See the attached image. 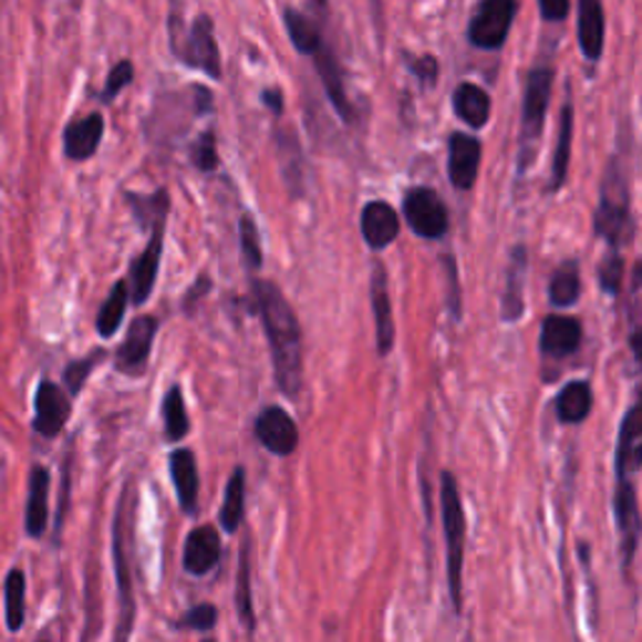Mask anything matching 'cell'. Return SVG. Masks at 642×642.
<instances>
[{"label":"cell","instance_id":"6da1fadb","mask_svg":"<svg viewBox=\"0 0 642 642\" xmlns=\"http://www.w3.org/2000/svg\"><path fill=\"white\" fill-rule=\"evenodd\" d=\"M253 304H257L263 332L269 339L271 359H273V380L289 400H294L301 392V380H304V364H301V327L294 309L277 284L267 279L251 281Z\"/></svg>","mask_w":642,"mask_h":642},{"label":"cell","instance_id":"7a4b0ae2","mask_svg":"<svg viewBox=\"0 0 642 642\" xmlns=\"http://www.w3.org/2000/svg\"><path fill=\"white\" fill-rule=\"evenodd\" d=\"M635 224L630 216V191H628V176L622 172L620 161L615 158L608 166L605 176H602L600 188V204L594 211V234L602 241H608V247L620 249L622 244L630 241Z\"/></svg>","mask_w":642,"mask_h":642},{"label":"cell","instance_id":"3957f363","mask_svg":"<svg viewBox=\"0 0 642 642\" xmlns=\"http://www.w3.org/2000/svg\"><path fill=\"white\" fill-rule=\"evenodd\" d=\"M442 527H445L447 540V584L452 594V605L455 612H462V568H465V507H462V497L457 489V482L452 472H442Z\"/></svg>","mask_w":642,"mask_h":642},{"label":"cell","instance_id":"277c9868","mask_svg":"<svg viewBox=\"0 0 642 642\" xmlns=\"http://www.w3.org/2000/svg\"><path fill=\"white\" fill-rule=\"evenodd\" d=\"M552 81L555 71L550 65H537L527 75L522 101V131H519V174H525L537 156V144H540L545 131L547 106H550L552 99Z\"/></svg>","mask_w":642,"mask_h":642},{"label":"cell","instance_id":"5b68a950","mask_svg":"<svg viewBox=\"0 0 642 642\" xmlns=\"http://www.w3.org/2000/svg\"><path fill=\"white\" fill-rule=\"evenodd\" d=\"M172 49L176 59L188 69L204 71L209 79L221 81V51L214 38V21L209 15H198L191 25L172 21Z\"/></svg>","mask_w":642,"mask_h":642},{"label":"cell","instance_id":"8992f818","mask_svg":"<svg viewBox=\"0 0 642 642\" xmlns=\"http://www.w3.org/2000/svg\"><path fill=\"white\" fill-rule=\"evenodd\" d=\"M134 485H126L124 495L116 509V522H113V565H116V582H118V600H121V622L116 638L124 640L131 635L136 618L134 602V580L128 570V537H131V515H134Z\"/></svg>","mask_w":642,"mask_h":642},{"label":"cell","instance_id":"52a82bcc","mask_svg":"<svg viewBox=\"0 0 642 642\" xmlns=\"http://www.w3.org/2000/svg\"><path fill=\"white\" fill-rule=\"evenodd\" d=\"M517 15V0H482L469 21V43L482 51H499L507 43Z\"/></svg>","mask_w":642,"mask_h":642},{"label":"cell","instance_id":"ba28073f","mask_svg":"<svg viewBox=\"0 0 642 642\" xmlns=\"http://www.w3.org/2000/svg\"><path fill=\"white\" fill-rule=\"evenodd\" d=\"M404 219L410 229L427 241H439L449 229V214L439 194L429 186H417L404 196Z\"/></svg>","mask_w":642,"mask_h":642},{"label":"cell","instance_id":"9c48e42d","mask_svg":"<svg viewBox=\"0 0 642 642\" xmlns=\"http://www.w3.org/2000/svg\"><path fill=\"white\" fill-rule=\"evenodd\" d=\"M151 239L146 249L138 253L131 263V279H128V294L134 304H146L151 291L156 287L158 267H161V253H164V234H166V216H161L154 224L148 226Z\"/></svg>","mask_w":642,"mask_h":642},{"label":"cell","instance_id":"30bf717a","mask_svg":"<svg viewBox=\"0 0 642 642\" xmlns=\"http://www.w3.org/2000/svg\"><path fill=\"white\" fill-rule=\"evenodd\" d=\"M158 321L154 317H138L131 321L124 344L116 352V370L126 376H141L148 370V356L154 349Z\"/></svg>","mask_w":642,"mask_h":642},{"label":"cell","instance_id":"8fae6325","mask_svg":"<svg viewBox=\"0 0 642 642\" xmlns=\"http://www.w3.org/2000/svg\"><path fill=\"white\" fill-rule=\"evenodd\" d=\"M253 434H257L259 445L277 457L294 455L299 447V427L291 420V414L281 407H267L257 422H253Z\"/></svg>","mask_w":642,"mask_h":642},{"label":"cell","instance_id":"7c38bea8","mask_svg":"<svg viewBox=\"0 0 642 642\" xmlns=\"http://www.w3.org/2000/svg\"><path fill=\"white\" fill-rule=\"evenodd\" d=\"M35 414H33V429L41 437H59L65 422L71 417V400L59 384L43 380L35 390Z\"/></svg>","mask_w":642,"mask_h":642},{"label":"cell","instance_id":"4fadbf2b","mask_svg":"<svg viewBox=\"0 0 642 642\" xmlns=\"http://www.w3.org/2000/svg\"><path fill=\"white\" fill-rule=\"evenodd\" d=\"M615 517H618V530H620L622 562H625V568H630L632 557H635V550H638V537H640L638 489H635V482H632V477L618 479Z\"/></svg>","mask_w":642,"mask_h":642},{"label":"cell","instance_id":"5bb4252c","mask_svg":"<svg viewBox=\"0 0 642 642\" xmlns=\"http://www.w3.org/2000/svg\"><path fill=\"white\" fill-rule=\"evenodd\" d=\"M221 560V537L216 527L204 525L188 532L184 545V570L194 578L209 574Z\"/></svg>","mask_w":642,"mask_h":642},{"label":"cell","instance_id":"9a60e30c","mask_svg":"<svg viewBox=\"0 0 642 642\" xmlns=\"http://www.w3.org/2000/svg\"><path fill=\"white\" fill-rule=\"evenodd\" d=\"M582 344V324L580 319L550 314L542 321L540 332V352L547 359H565L578 352Z\"/></svg>","mask_w":642,"mask_h":642},{"label":"cell","instance_id":"2e32d148","mask_svg":"<svg viewBox=\"0 0 642 642\" xmlns=\"http://www.w3.org/2000/svg\"><path fill=\"white\" fill-rule=\"evenodd\" d=\"M372 311L376 327V354L386 356L394 346V317H392V299H390V281H386V269L382 261L374 263L372 269Z\"/></svg>","mask_w":642,"mask_h":642},{"label":"cell","instance_id":"e0dca14e","mask_svg":"<svg viewBox=\"0 0 642 642\" xmlns=\"http://www.w3.org/2000/svg\"><path fill=\"white\" fill-rule=\"evenodd\" d=\"M482 144L469 134H452L449 138V182L457 191H469L477 182Z\"/></svg>","mask_w":642,"mask_h":642},{"label":"cell","instance_id":"ac0fdd59","mask_svg":"<svg viewBox=\"0 0 642 642\" xmlns=\"http://www.w3.org/2000/svg\"><path fill=\"white\" fill-rule=\"evenodd\" d=\"M525 279H527V247L517 244L509 253L507 269H505V289H503V309L499 317L507 324H512L525 314Z\"/></svg>","mask_w":642,"mask_h":642},{"label":"cell","instance_id":"d6986e66","mask_svg":"<svg viewBox=\"0 0 642 642\" xmlns=\"http://www.w3.org/2000/svg\"><path fill=\"white\" fill-rule=\"evenodd\" d=\"M642 467V422L640 404H632L622 417L618 452H615V472L618 479L635 477Z\"/></svg>","mask_w":642,"mask_h":642},{"label":"cell","instance_id":"ffe728a7","mask_svg":"<svg viewBox=\"0 0 642 642\" xmlns=\"http://www.w3.org/2000/svg\"><path fill=\"white\" fill-rule=\"evenodd\" d=\"M400 214L386 201H370L362 209V236L370 249L382 251L400 236Z\"/></svg>","mask_w":642,"mask_h":642},{"label":"cell","instance_id":"44dd1931","mask_svg":"<svg viewBox=\"0 0 642 642\" xmlns=\"http://www.w3.org/2000/svg\"><path fill=\"white\" fill-rule=\"evenodd\" d=\"M103 128H106V121H103L101 113H91L86 118L73 121V124L65 128L63 134V151L71 161H86L96 154L103 138Z\"/></svg>","mask_w":642,"mask_h":642},{"label":"cell","instance_id":"7402d4cb","mask_svg":"<svg viewBox=\"0 0 642 642\" xmlns=\"http://www.w3.org/2000/svg\"><path fill=\"white\" fill-rule=\"evenodd\" d=\"M168 469H172V479L176 487L178 507L186 515H196L198 507V467L191 449H174L168 457Z\"/></svg>","mask_w":642,"mask_h":642},{"label":"cell","instance_id":"603a6c76","mask_svg":"<svg viewBox=\"0 0 642 642\" xmlns=\"http://www.w3.org/2000/svg\"><path fill=\"white\" fill-rule=\"evenodd\" d=\"M578 38L584 59L592 63L602 59V49H605V13H602L600 0H580Z\"/></svg>","mask_w":642,"mask_h":642},{"label":"cell","instance_id":"cb8c5ba5","mask_svg":"<svg viewBox=\"0 0 642 642\" xmlns=\"http://www.w3.org/2000/svg\"><path fill=\"white\" fill-rule=\"evenodd\" d=\"M31 485H28V505H25V532L31 537H41L49 527V493L51 475L45 467L31 469Z\"/></svg>","mask_w":642,"mask_h":642},{"label":"cell","instance_id":"d4e9b609","mask_svg":"<svg viewBox=\"0 0 642 642\" xmlns=\"http://www.w3.org/2000/svg\"><path fill=\"white\" fill-rule=\"evenodd\" d=\"M452 108L469 128H482L487 126L489 113H493V101H489V93L479 89L477 83H459L455 96H452Z\"/></svg>","mask_w":642,"mask_h":642},{"label":"cell","instance_id":"484cf974","mask_svg":"<svg viewBox=\"0 0 642 642\" xmlns=\"http://www.w3.org/2000/svg\"><path fill=\"white\" fill-rule=\"evenodd\" d=\"M317 69H319V75H321V83H324V89H327V96H329V101L334 103L336 113L346 121V124H352L354 108H352V103H349V99H346L342 69H339L336 59L329 51L319 49L317 51Z\"/></svg>","mask_w":642,"mask_h":642},{"label":"cell","instance_id":"4316f807","mask_svg":"<svg viewBox=\"0 0 642 642\" xmlns=\"http://www.w3.org/2000/svg\"><path fill=\"white\" fill-rule=\"evenodd\" d=\"M592 412V390L584 380L570 382L557 394V420L562 424H580Z\"/></svg>","mask_w":642,"mask_h":642},{"label":"cell","instance_id":"83f0119b","mask_svg":"<svg viewBox=\"0 0 642 642\" xmlns=\"http://www.w3.org/2000/svg\"><path fill=\"white\" fill-rule=\"evenodd\" d=\"M244 499H247V472L244 467H236L231 479L226 482L224 505L219 512V522L226 535H234L244 522Z\"/></svg>","mask_w":642,"mask_h":642},{"label":"cell","instance_id":"f1b7e54d","mask_svg":"<svg viewBox=\"0 0 642 642\" xmlns=\"http://www.w3.org/2000/svg\"><path fill=\"white\" fill-rule=\"evenodd\" d=\"M284 25L287 33L294 43V49L304 55H317L321 49V31L314 18H309L307 13L294 11V8H287L284 11Z\"/></svg>","mask_w":642,"mask_h":642},{"label":"cell","instance_id":"f546056e","mask_svg":"<svg viewBox=\"0 0 642 642\" xmlns=\"http://www.w3.org/2000/svg\"><path fill=\"white\" fill-rule=\"evenodd\" d=\"M161 414H164L166 439L168 442L186 439V434H188V429H191V424H188V412H186L182 384H174L172 390L166 392L164 402H161Z\"/></svg>","mask_w":642,"mask_h":642},{"label":"cell","instance_id":"4dcf8cb0","mask_svg":"<svg viewBox=\"0 0 642 642\" xmlns=\"http://www.w3.org/2000/svg\"><path fill=\"white\" fill-rule=\"evenodd\" d=\"M570 154H572V106L562 108L560 116V134H557V148L552 158V182L550 191H560L568 182V168H570Z\"/></svg>","mask_w":642,"mask_h":642},{"label":"cell","instance_id":"1f68e13d","mask_svg":"<svg viewBox=\"0 0 642 642\" xmlns=\"http://www.w3.org/2000/svg\"><path fill=\"white\" fill-rule=\"evenodd\" d=\"M580 269L578 261H565L555 269L550 279V304L552 307H572L580 299Z\"/></svg>","mask_w":642,"mask_h":642},{"label":"cell","instance_id":"d6a6232c","mask_svg":"<svg viewBox=\"0 0 642 642\" xmlns=\"http://www.w3.org/2000/svg\"><path fill=\"white\" fill-rule=\"evenodd\" d=\"M128 281H116V287L111 289L108 299L103 301V307L96 317V329L103 339H111L118 332L121 321H124L126 307H128Z\"/></svg>","mask_w":642,"mask_h":642},{"label":"cell","instance_id":"836d02e7","mask_svg":"<svg viewBox=\"0 0 642 642\" xmlns=\"http://www.w3.org/2000/svg\"><path fill=\"white\" fill-rule=\"evenodd\" d=\"M236 612H239L241 625L247 632L257 630V615H253L251 602V560H249V542L244 545L239 555V572H236Z\"/></svg>","mask_w":642,"mask_h":642},{"label":"cell","instance_id":"e575fe53","mask_svg":"<svg viewBox=\"0 0 642 642\" xmlns=\"http://www.w3.org/2000/svg\"><path fill=\"white\" fill-rule=\"evenodd\" d=\"M25 622V574L23 570H11L6 578V625L18 632Z\"/></svg>","mask_w":642,"mask_h":642},{"label":"cell","instance_id":"d590c367","mask_svg":"<svg viewBox=\"0 0 642 642\" xmlns=\"http://www.w3.org/2000/svg\"><path fill=\"white\" fill-rule=\"evenodd\" d=\"M126 198H128V206L136 214V221L141 224V229H146V231L151 224L161 219V216H168V206H172L166 188H158V191H154L151 196L126 194Z\"/></svg>","mask_w":642,"mask_h":642},{"label":"cell","instance_id":"8d00e7d4","mask_svg":"<svg viewBox=\"0 0 642 642\" xmlns=\"http://www.w3.org/2000/svg\"><path fill=\"white\" fill-rule=\"evenodd\" d=\"M103 359H106V352H103V349H93V352L89 356L75 359V362H71L69 366H65L63 382H65V390H69L71 396L81 394V390L89 382L91 372L96 370V366L103 362Z\"/></svg>","mask_w":642,"mask_h":642},{"label":"cell","instance_id":"74e56055","mask_svg":"<svg viewBox=\"0 0 642 642\" xmlns=\"http://www.w3.org/2000/svg\"><path fill=\"white\" fill-rule=\"evenodd\" d=\"M239 239H241V259L247 261V267L251 271L261 269V263H263L261 234H259L257 224H253L249 214H244L241 221H239Z\"/></svg>","mask_w":642,"mask_h":642},{"label":"cell","instance_id":"f35d334b","mask_svg":"<svg viewBox=\"0 0 642 642\" xmlns=\"http://www.w3.org/2000/svg\"><path fill=\"white\" fill-rule=\"evenodd\" d=\"M622 273H625V261H622V257H620V249L610 247L605 257H602L600 269H598L600 289L610 297H618L620 289H622Z\"/></svg>","mask_w":642,"mask_h":642},{"label":"cell","instance_id":"ab89813d","mask_svg":"<svg viewBox=\"0 0 642 642\" xmlns=\"http://www.w3.org/2000/svg\"><path fill=\"white\" fill-rule=\"evenodd\" d=\"M188 156H191V164L194 168L204 174H211L219 168V151H216V136L214 131H206V134L198 136L194 141L191 151H188Z\"/></svg>","mask_w":642,"mask_h":642},{"label":"cell","instance_id":"60d3db41","mask_svg":"<svg viewBox=\"0 0 642 642\" xmlns=\"http://www.w3.org/2000/svg\"><path fill=\"white\" fill-rule=\"evenodd\" d=\"M216 620H219V610L209 605V602H201V605H196L188 612H184V615L174 622V628L176 630L209 632L216 628Z\"/></svg>","mask_w":642,"mask_h":642},{"label":"cell","instance_id":"b9f144b4","mask_svg":"<svg viewBox=\"0 0 642 642\" xmlns=\"http://www.w3.org/2000/svg\"><path fill=\"white\" fill-rule=\"evenodd\" d=\"M131 81H134V63H131V61H121V63H116V65H113V69H111V73H108L106 86H103L101 101L111 103L113 99L118 96L121 91H124L126 86H131Z\"/></svg>","mask_w":642,"mask_h":642},{"label":"cell","instance_id":"7bdbcfd3","mask_svg":"<svg viewBox=\"0 0 642 642\" xmlns=\"http://www.w3.org/2000/svg\"><path fill=\"white\" fill-rule=\"evenodd\" d=\"M410 71L417 75L422 86H434V81H437L439 75V65L434 55H422V59L410 61Z\"/></svg>","mask_w":642,"mask_h":642},{"label":"cell","instance_id":"ee69618b","mask_svg":"<svg viewBox=\"0 0 642 642\" xmlns=\"http://www.w3.org/2000/svg\"><path fill=\"white\" fill-rule=\"evenodd\" d=\"M540 3V13L545 21L557 23V21H565L570 13V0H537Z\"/></svg>","mask_w":642,"mask_h":642},{"label":"cell","instance_id":"f6af8a7d","mask_svg":"<svg viewBox=\"0 0 642 642\" xmlns=\"http://www.w3.org/2000/svg\"><path fill=\"white\" fill-rule=\"evenodd\" d=\"M261 103L273 113V116H281V113H284V93L279 89L261 91Z\"/></svg>","mask_w":642,"mask_h":642},{"label":"cell","instance_id":"bcb514c9","mask_svg":"<svg viewBox=\"0 0 642 642\" xmlns=\"http://www.w3.org/2000/svg\"><path fill=\"white\" fill-rule=\"evenodd\" d=\"M445 267H447V277H449V289L455 291V294H452V314L455 317H459V294H457V267H455V259L452 257H447L445 259Z\"/></svg>","mask_w":642,"mask_h":642},{"label":"cell","instance_id":"7dc6e473","mask_svg":"<svg viewBox=\"0 0 642 642\" xmlns=\"http://www.w3.org/2000/svg\"><path fill=\"white\" fill-rule=\"evenodd\" d=\"M194 96H196V113H211L214 108V96H211V91L209 89H204V86H196L194 89Z\"/></svg>","mask_w":642,"mask_h":642},{"label":"cell","instance_id":"c3c4849f","mask_svg":"<svg viewBox=\"0 0 642 642\" xmlns=\"http://www.w3.org/2000/svg\"><path fill=\"white\" fill-rule=\"evenodd\" d=\"M209 287H211V281H209V279H206V277H204V279H201V277H198V281H196V287H194L191 291H188V294H186V299H184V307H186V311H191V307L196 304V299H198V294H201V297H204V291H209Z\"/></svg>","mask_w":642,"mask_h":642},{"label":"cell","instance_id":"681fc988","mask_svg":"<svg viewBox=\"0 0 642 642\" xmlns=\"http://www.w3.org/2000/svg\"><path fill=\"white\" fill-rule=\"evenodd\" d=\"M314 3H317V6H327V0H314Z\"/></svg>","mask_w":642,"mask_h":642}]
</instances>
